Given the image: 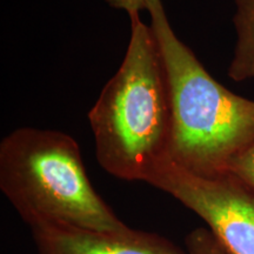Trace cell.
I'll return each mask as SVG.
<instances>
[{
	"instance_id": "cell-8",
	"label": "cell",
	"mask_w": 254,
	"mask_h": 254,
	"mask_svg": "<svg viewBox=\"0 0 254 254\" xmlns=\"http://www.w3.org/2000/svg\"><path fill=\"white\" fill-rule=\"evenodd\" d=\"M227 172L254 187V141L232 161Z\"/></svg>"
},
{
	"instance_id": "cell-6",
	"label": "cell",
	"mask_w": 254,
	"mask_h": 254,
	"mask_svg": "<svg viewBox=\"0 0 254 254\" xmlns=\"http://www.w3.org/2000/svg\"><path fill=\"white\" fill-rule=\"evenodd\" d=\"M233 21L238 40L228 67V77L234 81L254 78V0H236Z\"/></svg>"
},
{
	"instance_id": "cell-2",
	"label": "cell",
	"mask_w": 254,
	"mask_h": 254,
	"mask_svg": "<svg viewBox=\"0 0 254 254\" xmlns=\"http://www.w3.org/2000/svg\"><path fill=\"white\" fill-rule=\"evenodd\" d=\"M147 12L170 87L168 158L196 176L227 173L232 161L254 141V101L234 94L209 74L178 38L161 0H152Z\"/></svg>"
},
{
	"instance_id": "cell-4",
	"label": "cell",
	"mask_w": 254,
	"mask_h": 254,
	"mask_svg": "<svg viewBox=\"0 0 254 254\" xmlns=\"http://www.w3.org/2000/svg\"><path fill=\"white\" fill-rule=\"evenodd\" d=\"M144 183L194 212L226 254H254V187L230 172L201 177L170 158L159 161Z\"/></svg>"
},
{
	"instance_id": "cell-5",
	"label": "cell",
	"mask_w": 254,
	"mask_h": 254,
	"mask_svg": "<svg viewBox=\"0 0 254 254\" xmlns=\"http://www.w3.org/2000/svg\"><path fill=\"white\" fill-rule=\"evenodd\" d=\"M30 228L38 254H190L159 234L131 227L104 232L44 224Z\"/></svg>"
},
{
	"instance_id": "cell-9",
	"label": "cell",
	"mask_w": 254,
	"mask_h": 254,
	"mask_svg": "<svg viewBox=\"0 0 254 254\" xmlns=\"http://www.w3.org/2000/svg\"><path fill=\"white\" fill-rule=\"evenodd\" d=\"M151 1L152 0H105V2L111 7L125 11L128 15L140 13L144 9L147 11Z\"/></svg>"
},
{
	"instance_id": "cell-7",
	"label": "cell",
	"mask_w": 254,
	"mask_h": 254,
	"mask_svg": "<svg viewBox=\"0 0 254 254\" xmlns=\"http://www.w3.org/2000/svg\"><path fill=\"white\" fill-rule=\"evenodd\" d=\"M185 245L190 254H226L213 234L207 228H195L185 238Z\"/></svg>"
},
{
	"instance_id": "cell-1",
	"label": "cell",
	"mask_w": 254,
	"mask_h": 254,
	"mask_svg": "<svg viewBox=\"0 0 254 254\" xmlns=\"http://www.w3.org/2000/svg\"><path fill=\"white\" fill-rule=\"evenodd\" d=\"M128 17L126 53L88 112V123L100 166L118 179L144 182L151 168L168 157L172 110L153 30L140 13Z\"/></svg>"
},
{
	"instance_id": "cell-3",
	"label": "cell",
	"mask_w": 254,
	"mask_h": 254,
	"mask_svg": "<svg viewBox=\"0 0 254 254\" xmlns=\"http://www.w3.org/2000/svg\"><path fill=\"white\" fill-rule=\"evenodd\" d=\"M0 190L28 226L113 232L128 226L94 190L74 138L19 127L0 142Z\"/></svg>"
}]
</instances>
